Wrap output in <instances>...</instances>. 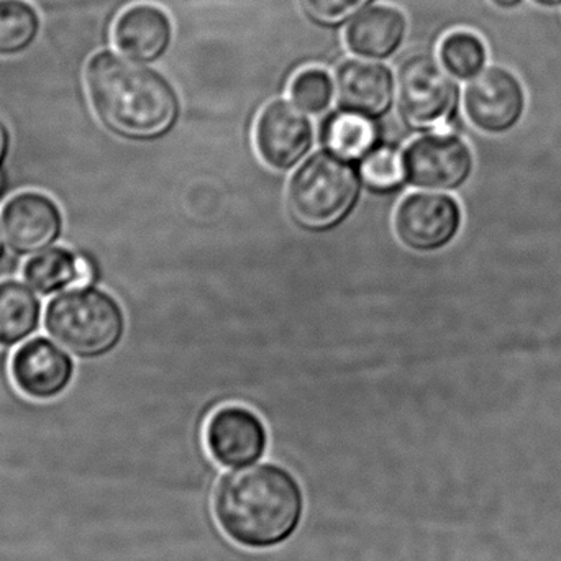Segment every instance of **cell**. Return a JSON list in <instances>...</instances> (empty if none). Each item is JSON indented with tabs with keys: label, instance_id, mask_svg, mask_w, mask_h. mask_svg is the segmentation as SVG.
Wrapping results in <instances>:
<instances>
[{
	"label": "cell",
	"instance_id": "22",
	"mask_svg": "<svg viewBox=\"0 0 561 561\" xmlns=\"http://www.w3.org/2000/svg\"><path fill=\"white\" fill-rule=\"evenodd\" d=\"M404 176L401 154L392 148L373 150L371 153L366 154L362 164L363 181L373 190H396Z\"/></svg>",
	"mask_w": 561,
	"mask_h": 561
},
{
	"label": "cell",
	"instance_id": "9",
	"mask_svg": "<svg viewBox=\"0 0 561 561\" xmlns=\"http://www.w3.org/2000/svg\"><path fill=\"white\" fill-rule=\"evenodd\" d=\"M10 378L25 398L55 401L75 379V362L56 343L36 336L20 345L10 359Z\"/></svg>",
	"mask_w": 561,
	"mask_h": 561
},
{
	"label": "cell",
	"instance_id": "3",
	"mask_svg": "<svg viewBox=\"0 0 561 561\" xmlns=\"http://www.w3.org/2000/svg\"><path fill=\"white\" fill-rule=\"evenodd\" d=\"M49 335L79 358L108 355L125 335V313L114 296L99 287L76 286L46 306Z\"/></svg>",
	"mask_w": 561,
	"mask_h": 561
},
{
	"label": "cell",
	"instance_id": "23",
	"mask_svg": "<svg viewBox=\"0 0 561 561\" xmlns=\"http://www.w3.org/2000/svg\"><path fill=\"white\" fill-rule=\"evenodd\" d=\"M368 2L369 0H300V5L313 22L333 25L355 15Z\"/></svg>",
	"mask_w": 561,
	"mask_h": 561
},
{
	"label": "cell",
	"instance_id": "12",
	"mask_svg": "<svg viewBox=\"0 0 561 561\" xmlns=\"http://www.w3.org/2000/svg\"><path fill=\"white\" fill-rule=\"evenodd\" d=\"M313 128L299 107L275 101L263 108L255 125V145L263 163L290 170L312 147Z\"/></svg>",
	"mask_w": 561,
	"mask_h": 561
},
{
	"label": "cell",
	"instance_id": "16",
	"mask_svg": "<svg viewBox=\"0 0 561 561\" xmlns=\"http://www.w3.org/2000/svg\"><path fill=\"white\" fill-rule=\"evenodd\" d=\"M91 263L68 249H51L32 256L23 266V278L42 296L85 286L92 280Z\"/></svg>",
	"mask_w": 561,
	"mask_h": 561
},
{
	"label": "cell",
	"instance_id": "4",
	"mask_svg": "<svg viewBox=\"0 0 561 561\" xmlns=\"http://www.w3.org/2000/svg\"><path fill=\"white\" fill-rule=\"evenodd\" d=\"M358 196L359 178L348 160L319 151L290 178L287 207L304 229L325 230L352 213Z\"/></svg>",
	"mask_w": 561,
	"mask_h": 561
},
{
	"label": "cell",
	"instance_id": "17",
	"mask_svg": "<svg viewBox=\"0 0 561 561\" xmlns=\"http://www.w3.org/2000/svg\"><path fill=\"white\" fill-rule=\"evenodd\" d=\"M42 302L19 279L0 280V346L10 348L25 342L38 330Z\"/></svg>",
	"mask_w": 561,
	"mask_h": 561
},
{
	"label": "cell",
	"instance_id": "11",
	"mask_svg": "<svg viewBox=\"0 0 561 561\" xmlns=\"http://www.w3.org/2000/svg\"><path fill=\"white\" fill-rule=\"evenodd\" d=\"M206 445L222 467H249L265 455L268 432L255 412L242 405H226L210 415Z\"/></svg>",
	"mask_w": 561,
	"mask_h": 561
},
{
	"label": "cell",
	"instance_id": "26",
	"mask_svg": "<svg viewBox=\"0 0 561 561\" xmlns=\"http://www.w3.org/2000/svg\"><path fill=\"white\" fill-rule=\"evenodd\" d=\"M536 2L540 3V5L556 7V5H560L561 0H536Z\"/></svg>",
	"mask_w": 561,
	"mask_h": 561
},
{
	"label": "cell",
	"instance_id": "19",
	"mask_svg": "<svg viewBox=\"0 0 561 561\" xmlns=\"http://www.w3.org/2000/svg\"><path fill=\"white\" fill-rule=\"evenodd\" d=\"M39 19L23 0H0V55H16L38 35Z\"/></svg>",
	"mask_w": 561,
	"mask_h": 561
},
{
	"label": "cell",
	"instance_id": "1",
	"mask_svg": "<svg viewBox=\"0 0 561 561\" xmlns=\"http://www.w3.org/2000/svg\"><path fill=\"white\" fill-rule=\"evenodd\" d=\"M304 504L297 478L268 463L224 477L214 496V513L233 542L247 549H273L296 534Z\"/></svg>",
	"mask_w": 561,
	"mask_h": 561
},
{
	"label": "cell",
	"instance_id": "5",
	"mask_svg": "<svg viewBox=\"0 0 561 561\" xmlns=\"http://www.w3.org/2000/svg\"><path fill=\"white\" fill-rule=\"evenodd\" d=\"M399 108L414 128L447 121L457 105V85L432 56L415 55L399 69Z\"/></svg>",
	"mask_w": 561,
	"mask_h": 561
},
{
	"label": "cell",
	"instance_id": "15",
	"mask_svg": "<svg viewBox=\"0 0 561 561\" xmlns=\"http://www.w3.org/2000/svg\"><path fill=\"white\" fill-rule=\"evenodd\" d=\"M405 30L408 22L401 10L391 5L369 7L346 28V46L362 58H388L401 46Z\"/></svg>",
	"mask_w": 561,
	"mask_h": 561
},
{
	"label": "cell",
	"instance_id": "27",
	"mask_svg": "<svg viewBox=\"0 0 561 561\" xmlns=\"http://www.w3.org/2000/svg\"><path fill=\"white\" fill-rule=\"evenodd\" d=\"M0 256H2V236H0Z\"/></svg>",
	"mask_w": 561,
	"mask_h": 561
},
{
	"label": "cell",
	"instance_id": "6",
	"mask_svg": "<svg viewBox=\"0 0 561 561\" xmlns=\"http://www.w3.org/2000/svg\"><path fill=\"white\" fill-rule=\"evenodd\" d=\"M404 174L419 190L455 191L473 173V153L457 135L434 134L417 138L405 148Z\"/></svg>",
	"mask_w": 561,
	"mask_h": 561
},
{
	"label": "cell",
	"instance_id": "2",
	"mask_svg": "<svg viewBox=\"0 0 561 561\" xmlns=\"http://www.w3.org/2000/svg\"><path fill=\"white\" fill-rule=\"evenodd\" d=\"M85 89L99 121L128 140L163 137L180 114L176 91L167 78L111 51L92 56Z\"/></svg>",
	"mask_w": 561,
	"mask_h": 561
},
{
	"label": "cell",
	"instance_id": "18",
	"mask_svg": "<svg viewBox=\"0 0 561 561\" xmlns=\"http://www.w3.org/2000/svg\"><path fill=\"white\" fill-rule=\"evenodd\" d=\"M378 140V128L371 118L355 112H342L327 122L323 141L336 157L359 160L371 153Z\"/></svg>",
	"mask_w": 561,
	"mask_h": 561
},
{
	"label": "cell",
	"instance_id": "10",
	"mask_svg": "<svg viewBox=\"0 0 561 561\" xmlns=\"http://www.w3.org/2000/svg\"><path fill=\"white\" fill-rule=\"evenodd\" d=\"M2 230L12 252L35 255L58 242L62 233V213L46 194L23 191L3 206Z\"/></svg>",
	"mask_w": 561,
	"mask_h": 561
},
{
	"label": "cell",
	"instance_id": "28",
	"mask_svg": "<svg viewBox=\"0 0 561 561\" xmlns=\"http://www.w3.org/2000/svg\"><path fill=\"white\" fill-rule=\"evenodd\" d=\"M0 191H2V181H0Z\"/></svg>",
	"mask_w": 561,
	"mask_h": 561
},
{
	"label": "cell",
	"instance_id": "8",
	"mask_svg": "<svg viewBox=\"0 0 561 561\" xmlns=\"http://www.w3.org/2000/svg\"><path fill=\"white\" fill-rule=\"evenodd\" d=\"M468 121L486 135H504L523 121L526 91L510 69L493 66L471 79L465 91Z\"/></svg>",
	"mask_w": 561,
	"mask_h": 561
},
{
	"label": "cell",
	"instance_id": "14",
	"mask_svg": "<svg viewBox=\"0 0 561 561\" xmlns=\"http://www.w3.org/2000/svg\"><path fill=\"white\" fill-rule=\"evenodd\" d=\"M173 36L170 16L160 7L137 3L121 13L114 25L115 46L135 61L150 62L164 55Z\"/></svg>",
	"mask_w": 561,
	"mask_h": 561
},
{
	"label": "cell",
	"instance_id": "20",
	"mask_svg": "<svg viewBox=\"0 0 561 561\" xmlns=\"http://www.w3.org/2000/svg\"><path fill=\"white\" fill-rule=\"evenodd\" d=\"M486 58L483 39L467 30L450 33L440 45L442 65L458 79H470L480 75L486 65Z\"/></svg>",
	"mask_w": 561,
	"mask_h": 561
},
{
	"label": "cell",
	"instance_id": "21",
	"mask_svg": "<svg viewBox=\"0 0 561 561\" xmlns=\"http://www.w3.org/2000/svg\"><path fill=\"white\" fill-rule=\"evenodd\" d=\"M289 94L300 111L322 114L332 104L333 82L322 69L307 68L293 79Z\"/></svg>",
	"mask_w": 561,
	"mask_h": 561
},
{
	"label": "cell",
	"instance_id": "13",
	"mask_svg": "<svg viewBox=\"0 0 561 561\" xmlns=\"http://www.w3.org/2000/svg\"><path fill=\"white\" fill-rule=\"evenodd\" d=\"M336 94L345 111L366 117H381L389 111L394 95L391 71L378 62L350 59L336 71Z\"/></svg>",
	"mask_w": 561,
	"mask_h": 561
},
{
	"label": "cell",
	"instance_id": "25",
	"mask_svg": "<svg viewBox=\"0 0 561 561\" xmlns=\"http://www.w3.org/2000/svg\"><path fill=\"white\" fill-rule=\"evenodd\" d=\"M491 2L500 9H514V7L520 5L523 0H491Z\"/></svg>",
	"mask_w": 561,
	"mask_h": 561
},
{
	"label": "cell",
	"instance_id": "24",
	"mask_svg": "<svg viewBox=\"0 0 561 561\" xmlns=\"http://www.w3.org/2000/svg\"><path fill=\"white\" fill-rule=\"evenodd\" d=\"M10 148V134L7 125L0 121V168L5 163L7 154H9Z\"/></svg>",
	"mask_w": 561,
	"mask_h": 561
},
{
	"label": "cell",
	"instance_id": "7",
	"mask_svg": "<svg viewBox=\"0 0 561 561\" xmlns=\"http://www.w3.org/2000/svg\"><path fill=\"white\" fill-rule=\"evenodd\" d=\"M460 204L437 193L409 194L394 216L399 242L419 253L438 252L457 239L461 229Z\"/></svg>",
	"mask_w": 561,
	"mask_h": 561
}]
</instances>
